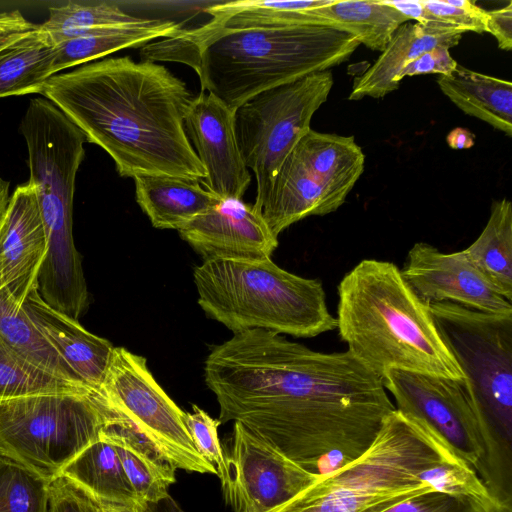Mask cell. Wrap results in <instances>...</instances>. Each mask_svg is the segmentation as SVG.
Masks as SVG:
<instances>
[{
    "label": "cell",
    "instance_id": "6da1fadb",
    "mask_svg": "<svg viewBox=\"0 0 512 512\" xmlns=\"http://www.w3.org/2000/svg\"><path fill=\"white\" fill-rule=\"evenodd\" d=\"M204 380L221 423L242 424L319 475L361 456L396 409L382 379L348 350L317 352L263 329L214 346Z\"/></svg>",
    "mask_w": 512,
    "mask_h": 512
},
{
    "label": "cell",
    "instance_id": "7a4b0ae2",
    "mask_svg": "<svg viewBox=\"0 0 512 512\" xmlns=\"http://www.w3.org/2000/svg\"><path fill=\"white\" fill-rule=\"evenodd\" d=\"M41 94L112 158L120 176L206 178L184 126L194 96L165 66L105 58L51 76Z\"/></svg>",
    "mask_w": 512,
    "mask_h": 512
},
{
    "label": "cell",
    "instance_id": "3957f363",
    "mask_svg": "<svg viewBox=\"0 0 512 512\" xmlns=\"http://www.w3.org/2000/svg\"><path fill=\"white\" fill-rule=\"evenodd\" d=\"M360 45L339 30L317 25L209 30L183 29L144 45L141 61L190 66L202 91L236 109L252 96L330 70Z\"/></svg>",
    "mask_w": 512,
    "mask_h": 512
},
{
    "label": "cell",
    "instance_id": "277c9868",
    "mask_svg": "<svg viewBox=\"0 0 512 512\" xmlns=\"http://www.w3.org/2000/svg\"><path fill=\"white\" fill-rule=\"evenodd\" d=\"M337 329L351 352L382 378L390 369L465 379L429 305L391 262L365 259L338 285Z\"/></svg>",
    "mask_w": 512,
    "mask_h": 512
},
{
    "label": "cell",
    "instance_id": "5b68a950",
    "mask_svg": "<svg viewBox=\"0 0 512 512\" xmlns=\"http://www.w3.org/2000/svg\"><path fill=\"white\" fill-rule=\"evenodd\" d=\"M455 459L460 458L428 424L395 409L361 456L267 512H385L434 491L422 473Z\"/></svg>",
    "mask_w": 512,
    "mask_h": 512
},
{
    "label": "cell",
    "instance_id": "8992f818",
    "mask_svg": "<svg viewBox=\"0 0 512 512\" xmlns=\"http://www.w3.org/2000/svg\"><path fill=\"white\" fill-rule=\"evenodd\" d=\"M198 304L233 333L263 329L310 338L337 328L319 279L259 261L205 260L194 269Z\"/></svg>",
    "mask_w": 512,
    "mask_h": 512
},
{
    "label": "cell",
    "instance_id": "52a82bcc",
    "mask_svg": "<svg viewBox=\"0 0 512 512\" xmlns=\"http://www.w3.org/2000/svg\"><path fill=\"white\" fill-rule=\"evenodd\" d=\"M437 330L461 372L483 425L487 447L479 472L497 496L511 493L512 314L452 302L429 304Z\"/></svg>",
    "mask_w": 512,
    "mask_h": 512
},
{
    "label": "cell",
    "instance_id": "ba28073f",
    "mask_svg": "<svg viewBox=\"0 0 512 512\" xmlns=\"http://www.w3.org/2000/svg\"><path fill=\"white\" fill-rule=\"evenodd\" d=\"M112 411L98 393H45L0 400V456L47 482L98 440Z\"/></svg>",
    "mask_w": 512,
    "mask_h": 512
},
{
    "label": "cell",
    "instance_id": "9c48e42d",
    "mask_svg": "<svg viewBox=\"0 0 512 512\" xmlns=\"http://www.w3.org/2000/svg\"><path fill=\"white\" fill-rule=\"evenodd\" d=\"M333 83L330 70L313 73L264 90L235 109L236 140L256 178L253 206L259 212L281 164L311 129L312 117L328 99Z\"/></svg>",
    "mask_w": 512,
    "mask_h": 512
},
{
    "label": "cell",
    "instance_id": "30bf717a",
    "mask_svg": "<svg viewBox=\"0 0 512 512\" xmlns=\"http://www.w3.org/2000/svg\"><path fill=\"white\" fill-rule=\"evenodd\" d=\"M98 394L119 416L121 425L174 469L217 475L216 468L196 450L185 412L152 376L144 357L114 347Z\"/></svg>",
    "mask_w": 512,
    "mask_h": 512
},
{
    "label": "cell",
    "instance_id": "8fae6325",
    "mask_svg": "<svg viewBox=\"0 0 512 512\" xmlns=\"http://www.w3.org/2000/svg\"><path fill=\"white\" fill-rule=\"evenodd\" d=\"M382 382L395 408L435 430L479 474L487 440L465 379L390 369Z\"/></svg>",
    "mask_w": 512,
    "mask_h": 512
},
{
    "label": "cell",
    "instance_id": "7c38bea8",
    "mask_svg": "<svg viewBox=\"0 0 512 512\" xmlns=\"http://www.w3.org/2000/svg\"><path fill=\"white\" fill-rule=\"evenodd\" d=\"M225 459L220 481L224 500L234 512H267L320 477L238 422Z\"/></svg>",
    "mask_w": 512,
    "mask_h": 512
},
{
    "label": "cell",
    "instance_id": "4fadbf2b",
    "mask_svg": "<svg viewBox=\"0 0 512 512\" xmlns=\"http://www.w3.org/2000/svg\"><path fill=\"white\" fill-rule=\"evenodd\" d=\"M401 274L426 304L452 302L477 311L509 315L512 303L495 292L464 251L444 253L425 242L408 252Z\"/></svg>",
    "mask_w": 512,
    "mask_h": 512
},
{
    "label": "cell",
    "instance_id": "5bb4252c",
    "mask_svg": "<svg viewBox=\"0 0 512 512\" xmlns=\"http://www.w3.org/2000/svg\"><path fill=\"white\" fill-rule=\"evenodd\" d=\"M234 109L211 93L194 97L184 120L185 131L206 171L205 189L220 199L242 200L251 175L234 129Z\"/></svg>",
    "mask_w": 512,
    "mask_h": 512
},
{
    "label": "cell",
    "instance_id": "9a60e30c",
    "mask_svg": "<svg viewBox=\"0 0 512 512\" xmlns=\"http://www.w3.org/2000/svg\"><path fill=\"white\" fill-rule=\"evenodd\" d=\"M178 232L203 261H259L271 258L278 246L262 214L239 199H221Z\"/></svg>",
    "mask_w": 512,
    "mask_h": 512
},
{
    "label": "cell",
    "instance_id": "2e32d148",
    "mask_svg": "<svg viewBox=\"0 0 512 512\" xmlns=\"http://www.w3.org/2000/svg\"><path fill=\"white\" fill-rule=\"evenodd\" d=\"M46 250L45 228L35 189L27 182L10 195L0 221V270L5 287L20 305L37 287Z\"/></svg>",
    "mask_w": 512,
    "mask_h": 512
},
{
    "label": "cell",
    "instance_id": "e0dca14e",
    "mask_svg": "<svg viewBox=\"0 0 512 512\" xmlns=\"http://www.w3.org/2000/svg\"><path fill=\"white\" fill-rule=\"evenodd\" d=\"M24 311L81 382L98 393L110 364L114 346L86 330L78 320L49 306L37 287L26 296Z\"/></svg>",
    "mask_w": 512,
    "mask_h": 512
},
{
    "label": "cell",
    "instance_id": "ac0fdd59",
    "mask_svg": "<svg viewBox=\"0 0 512 512\" xmlns=\"http://www.w3.org/2000/svg\"><path fill=\"white\" fill-rule=\"evenodd\" d=\"M463 33L456 28L425 27L410 22L402 24L376 61L354 78L348 99L382 98L397 90L400 85L395 78L406 65L436 47L450 49L456 46Z\"/></svg>",
    "mask_w": 512,
    "mask_h": 512
},
{
    "label": "cell",
    "instance_id": "d6986e66",
    "mask_svg": "<svg viewBox=\"0 0 512 512\" xmlns=\"http://www.w3.org/2000/svg\"><path fill=\"white\" fill-rule=\"evenodd\" d=\"M345 199L317 181L290 152L281 164L266 197L261 214L271 232L278 235L309 216L336 211Z\"/></svg>",
    "mask_w": 512,
    "mask_h": 512
},
{
    "label": "cell",
    "instance_id": "ffe728a7",
    "mask_svg": "<svg viewBox=\"0 0 512 512\" xmlns=\"http://www.w3.org/2000/svg\"><path fill=\"white\" fill-rule=\"evenodd\" d=\"M133 179L138 205L159 229L180 230L221 200L197 180L164 175Z\"/></svg>",
    "mask_w": 512,
    "mask_h": 512
},
{
    "label": "cell",
    "instance_id": "44dd1931",
    "mask_svg": "<svg viewBox=\"0 0 512 512\" xmlns=\"http://www.w3.org/2000/svg\"><path fill=\"white\" fill-rule=\"evenodd\" d=\"M182 30L181 24L155 18H144L135 23L92 30L54 46L53 74L90 63L118 50L174 37Z\"/></svg>",
    "mask_w": 512,
    "mask_h": 512
},
{
    "label": "cell",
    "instance_id": "7402d4cb",
    "mask_svg": "<svg viewBox=\"0 0 512 512\" xmlns=\"http://www.w3.org/2000/svg\"><path fill=\"white\" fill-rule=\"evenodd\" d=\"M291 152L317 181L345 200L364 171L365 156L353 136L310 129Z\"/></svg>",
    "mask_w": 512,
    "mask_h": 512
},
{
    "label": "cell",
    "instance_id": "603a6c76",
    "mask_svg": "<svg viewBox=\"0 0 512 512\" xmlns=\"http://www.w3.org/2000/svg\"><path fill=\"white\" fill-rule=\"evenodd\" d=\"M60 476L95 501L141 508L147 505L137 497L116 447L103 434L71 460Z\"/></svg>",
    "mask_w": 512,
    "mask_h": 512
},
{
    "label": "cell",
    "instance_id": "cb8c5ba5",
    "mask_svg": "<svg viewBox=\"0 0 512 512\" xmlns=\"http://www.w3.org/2000/svg\"><path fill=\"white\" fill-rule=\"evenodd\" d=\"M440 90L465 114L512 136V83L457 65L439 75Z\"/></svg>",
    "mask_w": 512,
    "mask_h": 512
},
{
    "label": "cell",
    "instance_id": "d4e9b609",
    "mask_svg": "<svg viewBox=\"0 0 512 512\" xmlns=\"http://www.w3.org/2000/svg\"><path fill=\"white\" fill-rule=\"evenodd\" d=\"M320 26L330 27L355 37L360 44L382 52L394 32L410 20L383 0H332L310 10Z\"/></svg>",
    "mask_w": 512,
    "mask_h": 512
},
{
    "label": "cell",
    "instance_id": "484cf974",
    "mask_svg": "<svg viewBox=\"0 0 512 512\" xmlns=\"http://www.w3.org/2000/svg\"><path fill=\"white\" fill-rule=\"evenodd\" d=\"M463 251L489 286L511 302L512 204L508 199L493 201L484 229Z\"/></svg>",
    "mask_w": 512,
    "mask_h": 512
},
{
    "label": "cell",
    "instance_id": "4316f807",
    "mask_svg": "<svg viewBox=\"0 0 512 512\" xmlns=\"http://www.w3.org/2000/svg\"><path fill=\"white\" fill-rule=\"evenodd\" d=\"M53 61L54 45L37 25L0 51V98L41 93Z\"/></svg>",
    "mask_w": 512,
    "mask_h": 512
},
{
    "label": "cell",
    "instance_id": "83f0119b",
    "mask_svg": "<svg viewBox=\"0 0 512 512\" xmlns=\"http://www.w3.org/2000/svg\"><path fill=\"white\" fill-rule=\"evenodd\" d=\"M0 335L32 365L61 380L88 389L32 323L22 305L5 286L0 289Z\"/></svg>",
    "mask_w": 512,
    "mask_h": 512
},
{
    "label": "cell",
    "instance_id": "f1b7e54d",
    "mask_svg": "<svg viewBox=\"0 0 512 512\" xmlns=\"http://www.w3.org/2000/svg\"><path fill=\"white\" fill-rule=\"evenodd\" d=\"M102 434L116 447L126 477L141 502L156 503L169 496L176 469L119 425L108 421Z\"/></svg>",
    "mask_w": 512,
    "mask_h": 512
},
{
    "label": "cell",
    "instance_id": "f546056e",
    "mask_svg": "<svg viewBox=\"0 0 512 512\" xmlns=\"http://www.w3.org/2000/svg\"><path fill=\"white\" fill-rule=\"evenodd\" d=\"M144 18L129 14L112 2H68L50 7L48 19L40 28L55 46L95 29L135 23Z\"/></svg>",
    "mask_w": 512,
    "mask_h": 512
},
{
    "label": "cell",
    "instance_id": "4dcf8cb0",
    "mask_svg": "<svg viewBox=\"0 0 512 512\" xmlns=\"http://www.w3.org/2000/svg\"><path fill=\"white\" fill-rule=\"evenodd\" d=\"M45 393L95 392L61 380L32 365L0 335V400Z\"/></svg>",
    "mask_w": 512,
    "mask_h": 512
},
{
    "label": "cell",
    "instance_id": "1f68e13d",
    "mask_svg": "<svg viewBox=\"0 0 512 512\" xmlns=\"http://www.w3.org/2000/svg\"><path fill=\"white\" fill-rule=\"evenodd\" d=\"M49 484L0 456V512H47Z\"/></svg>",
    "mask_w": 512,
    "mask_h": 512
},
{
    "label": "cell",
    "instance_id": "d6a6232c",
    "mask_svg": "<svg viewBox=\"0 0 512 512\" xmlns=\"http://www.w3.org/2000/svg\"><path fill=\"white\" fill-rule=\"evenodd\" d=\"M421 480L434 491L472 498L490 512H511L492 496L477 472L461 459L445 461L425 470Z\"/></svg>",
    "mask_w": 512,
    "mask_h": 512
},
{
    "label": "cell",
    "instance_id": "836d02e7",
    "mask_svg": "<svg viewBox=\"0 0 512 512\" xmlns=\"http://www.w3.org/2000/svg\"><path fill=\"white\" fill-rule=\"evenodd\" d=\"M184 421L198 453L216 468L219 479H223L226 459L218 437L220 420L212 418L197 405H192V412H185Z\"/></svg>",
    "mask_w": 512,
    "mask_h": 512
},
{
    "label": "cell",
    "instance_id": "e575fe53",
    "mask_svg": "<svg viewBox=\"0 0 512 512\" xmlns=\"http://www.w3.org/2000/svg\"><path fill=\"white\" fill-rule=\"evenodd\" d=\"M438 20L464 32H485L486 10L470 0H421Z\"/></svg>",
    "mask_w": 512,
    "mask_h": 512
},
{
    "label": "cell",
    "instance_id": "d590c367",
    "mask_svg": "<svg viewBox=\"0 0 512 512\" xmlns=\"http://www.w3.org/2000/svg\"><path fill=\"white\" fill-rule=\"evenodd\" d=\"M385 512H490L469 497L431 491L408 499Z\"/></svg>",
    "mask_w": 512,
    "mask_h": 512
},
{
    "label": "cell",
    "instance_id": "8d00e7d4",
    "mask_svg": "<svg viewBox=\"0 0 512 512\" xmlns=\"http://www.w3.org/2000/svg\"><path fill=\"white\" fill-rule=\"evenodd\" d=\"M47 512H94L92 499L64 477L49 484Z\"/></svg>",
    "mask_w": 512,
    "mask_h": 512
},
{
    "label": "cell",
    "instance_id": "74e56055",
    "mask_svg": "<svg viewBox=\"0 0 512 512\" xmlns=\"http://www.w3.org/2000/svg\"><path fill=\"white\" fill-rule=\"evenodd\" d=\"M457 65L458 63L452 58L447 47H436L424 52L406 65L395 78V82L400 85L401 80L406 76L433 73L449 75Z\"/></svg>",
    "mask_w": 512,
    "mask_h": 512
},
{
    "label": "cell",
    "instance_id": "f35d334b",
    "mask_svg": "<svg viewBox=\"0 0 512 512\" xmlns=\"http://www.w3.org/2000/svg\"><path fill=\"white\" fill-rule=\"evenodd\" d=\"M485 32L492 34L502 50L512 49V2L499 9L486 11Z\"/></svg>",
    "mask_w": 512,
    "mask_h": 512
},
{
    "label": "cell",
    "instance_id": "ab89813d",
    "mask_svg": "<svg viewBox=\"0 0 512 512\" xmlns=\"http://www.w3.org/2000/svg\"><path fill=\"white\" fill-rule=\"evenodd\" d=\"M385 4L392 6L402 13L409 20L425 27L453 28L438 20L433 14L426 10L421 0H383ZM460 30V29H459Z\"/></svg>",
    "mask_w": 512,
    "mask_h": 512
},
{
    "label": "cell",
    "instance_id": "60d3db41",
    "mask_svg": "<svg viewBox=\"0 0 512 512\" xmlns=\"http://www.w3.org/2000/svg\"><path fill=\"white\" fill-rule=\"evenodd\" d=\"M446 142L453 149H468L474 145V134L467 129L456 127L447 134Z\"/></svg>",
    "mask_w": 512,
    "mask_h": 512
},
{
    "label": "cell",
    "instance_id": "b9f144b4",
    "mask_svg": "<svg viewBox=\"0 0 512 512\" xmlns=\"http://www.w3.org/2000/svg\"><path fill=\"white\" fill-rule=\"evenodd\" d=\"M36 27V24H31L30 26L25 27H15L0 30V51L15 41L19 40L27 33L34 30Z\"/></svg>",
    "mask_w": 512,
    "mask_h": 512
},
{
    "label": "cell",
    "instance_id": "7bdbcfd3",
    "mask_svg": "<svg viewBox=\"0 0 512 512\" xmlns=\"http://www.w3.org/2000/svg\"><path fill=\"white\" fill-rule=\"evenodd\" d=\"M29 22L18 10L0 13V30L30 26Z\"/></svg>",
    "mask_w": 512,
    "mask_h": 512
},
{
    "label": "cell",
    "instance_id": "ee69618b",
    "mask_svg": "<svg viewBox=\"0 0 512 512\" xmlns=\"http://www.w3.org/2000/svg\"><path fill=\"white\" fill-rule=\"evenodd\" d=\"M145 512H184L170 495L156 503H148Z\"/></svg>",
    "mask_w": 512,
    "mask_h": 512
},
{
    "label": "cell",
    "instance_id": "f6af8a7d",
    "mask_svg": "<svg viewBox=\"0 0 512 512\" xmlns=\"http://www.w3.org/2000/svg\"><path fill=\"white\" fill-rule=\"evenodd\" d=\"M92 499V498H91ZM94 512H145V508L108 504L92 499Z\"/></svg>",
    "mask_w": 512,
    "mask_h": 512
},
{
    "label": "cell",
    "instance_id": "bcb514c9",
    "mask_svg": "<svg viewBox=\"0 0 512 512\" xmlns=\"http://www.w3.org/2000/svg\"><path fill=\"white\" fill-rule=\"evenodd\" d=\"M9 187V182L0 178V221L5 213L10 199Z\"/></svg>",
    "mask_w": 512,
    "mask_h": 512
},
{
    "label": "cell",
    "instance_id": "7dc6e473",
    "mask_svg": "<svg viewBox=\"0 0 512 512\" xmlns=\"http://www.w3.org/2000/svg\"><path fill=\"white\" fill-rule=\"evenodd\" d=\"M4 286H5V284H4V281H3V278H2V274H1V270H0V289L2 287H4Z\"/></svg>",
    "mask_w": 512,
    "mask_h": 512
},
{
    "label": "cell",
    "instance_id": "c3c4849f",
    "mask_svg": "<svg viewBox=\"0 0 512 512\" xmlns=\"http://www.w3.org/2000/svg\"><path fill=\"white\" fill-rule=\"evenodd\" d=\"M56 226H73V225H56ZM50 227H54V226H50ZM44 228H48V227H44Z\"/></svg>",
    "mask_w": 512,
    "mask_h": 512
}]
</instances>
